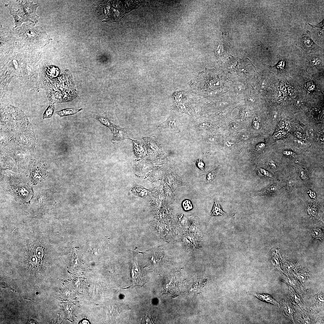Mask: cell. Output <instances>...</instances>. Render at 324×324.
I'll return each instance as SVG.
<instances>
[{"label": "cell", "instance_id": "cell-26", "mask_svg": "<svg viewBox=\"0 0 324 324\" xmlns=\"http://www.w3.org/2000/svg\"><path fill=\"white\" fill-rule=\"evenodd\" d=\"M196 164L198 167L201 170H203L205 169V164L201 158L198 159L196 161Z\"/></svg>", "mask_w": 324, "mask_h": 324}, {"label": "cell", "instance_id": "cell-20", "mask_svg": "<svg viewBox=\"0 0 324 324\" xmlns=\"http://www.w3.org/2000/svg\"><path fill=\"white\" fill-rule=\"evenodd\" d=\"M55 107L54 104L49 102V105L43 114V119L52 118Z\"/></svg>", "mask_w": 324, "mask_h": 324}, {"label": "cell", "instance_id": "cell-27", "mask_svg": "<svg viewBox=\"0 0 324 324\" xmlns=\"http://www.w3.org/2000/svg\"><path fill=\"white\" fill-rule=\"evenodd\" d=\"M296 277L302 283L305 282L306 280V275L304 273H299L297 274Z\"/></svg>", "mask_w": 324, "mask_h": 324}, {"label": "cell", "instance_id": "cell-31", "mask_svg": "<svg viewBox=\"0 0 324 324\" xmlns=\"http://www.w3.org/2000/svg\"><path fill=\"white\" fill-rule=\"evenodd\" d=\"M308 24L310 26H311L313 28H315V27H317V28H321L322 29H323V26H324V21H323V20L321 23H320L319 24H318L316 26L313 25H312L311 24H309V23Z\"/></svg>", "mask_w": 324, "mask_h": 324}, {"label": "cell", "instance_id": "cell-23", "mask_svg": "<svg viewBox=\"0 0 324 324\" xmlns=\"http://www.w3.org/2000/svg\"><path fill=\"white\" fill-rule=\"evenodd\" d=\"M286 134V132L284 130H279L274 133L273 136V137L274 139H278L284 136Z\"/></svg>", "mask_w": 324, "mask_h": 324}, {"label": "cell", "instance_id": "cell-18", "mask_svg": "<svg viewBox=\"0 0 324 324\" xmlns=\"http://www.w3.org/2000/svg\"><path fill=\"white\" fill-rule=\"evenodd\" d=\"M255 175L260 178H269L272 177V174L265 169L262 168H258L255 170Z\"/></svg>", "mask_w": 324, "mask_h": 324}, {"label": "cell", "instance_id": "cell-1", "mask_svg": "<svg viewBox=\"0 0 324 324\" xmlns=\"http://www.w3.org/2000/svg\"><path fill=\"white\" fill-rule=\"evenodd\" d=\"M49 102L60 103L71 101L77 97L72 75L68 69L56 77L50 78L42 76Z\"/></svg>", "mask_w": 324, "mask_h": 324}, {"label": "cell", "instance_id": "cell-32", "mask_svg": "<svg viewBox=\"0 0 324 324\" xmlns=\"http://www.w3.org/2000/svg\"><path fill=\"white\" fill-rule=\"evenodd\" d=\"M91 322L89 320L86 319L84 318L81 320L79 322V324H90Z\"/></svg>", "mask_w": 324, "mask_h": 324}, {"label": "cell", "instance_id": "cell-28", "mask_svg": "<svg viewBox=\"0 0 324 324\" xmlns=\"http://www.w3.org/2000/svg\"><path fill=\"white\" fill-rule=\"evenodd\" d=\"M265 147L264 143L261 142L257 144L255 147V150L260 151L263 150Z\"/></svg>", "mask_w": 324, "mask_h": 324}, {"label": "cell", "instance_id": "cell-33", "mask_svg": "<svg viewBox=\"0 0 324 324\" xmlns=\"http://www.w3.org/2000/svg\"><path fill=\"white\" fill-rule=\"evenodd\" d=\"M283 154L287 156H292L294 155V153L292 152L286 150L283 152Z\"/></svg>", "mask_w": 324, "mask_h": 324}, {"label": "cell", "instance_id": "cell-24", "mask_svg": "<svg viewBox=\"0 0 324 324\" xmlns=\"http://www.w3.org/2000/svg\"><path fill=\"white\" fill-rule=\"evenodd\" d=\"M182 205L186 210H189L192 208V205L190 201L188 200H184L183 202Z\"/></svg>", "mask_w": 324, "mask_h": 324}, {"label": "cell", "instance_id": "cell-30", "mask_svg": "<svg viewBox=\"0 0 324 324\" xmlns=\"http://www.w3.org/2000/svg\"><path fill=\"white\" fill-rule=\"evenodd\" d=\"M284 279V281L287 284L292 286H294L295 285L293 281L290 278L286 277Z\"/></svg>", "mask_w": 324, "mask_h": 324}, {"label": "cell", "instance_id": "cell-15", "mask_svg": "<svg viewBox=\"0 0 324 324\" xmlns=\"http://www.w3.org/2000/svg\"><path fill=\"white\" fill-rule=\"evenodd\" d=\"M279 304L284 315L287 318L293 322V318L294 313L293 309L290 306L287 302L284 300L280 301Z\"/></svg>", "mask_w": 324, "mask_h": 324}, {"label": "cell", "instance_id": "cell-35", "mask_svg": "<svg viewBox=\"0 0 324 324\" xmlns=\"http://www.w3.org/2000/svg\"><path fill=\"white\" fill-rule=\"evenodd\" d=\"M303 324H310L311 320L309 317H305L303 319Z\"/></svg>", "mask_w": 324, "mask_h": 324}, {"label": "cell", "instance_id": "cell-5", "mask_svg": "<svg viewBox=\"0 0 324 324\" xmlns=\"http://www.w3.org/2000/svg\"><path fill=\"white\" fill-rule=\"evenodd\" d=\"M29 168L30 173V177L33 183L40 182L47 176L46 164L40 160L32 159L29 164Z\"/></svg>", "mask_w": 324, "mask_h": 324}, {"label": "cell", "instance_id": "cell-11", "mask_svg": "<svg viewBox=\"0 0 324 324\" xmlns=\"http://www.w3.org/2000/svg\"><path fill=\"white\" fill-rule=\"evenodd\" d=\"M277 56L279 59V61L278 63L273 66H268L270 68L274 67H276L278 69V74L282 73V74L283 73V75H284L285 73L286 74L287 72L286 67L289 59L286 56H281L279 54H278Z\"/></svg>", "mask_w": 324, "mask_h": 324}, {"label": "cell", "instance_id": "cell-38", "mask_svg": "<svg viewBox=\"0 0 324 324\" xmlns=\"http://www.w3.org/2000/svg\"><path fill=\"white\" fill-rule=\"evenodd\" d=\"M296 136L298 138L301 139L303 138L302 134L299 132L297 131L295 133Z\"/></svg>", "mask_w": 324, "mask_h": 324}, {"label": "cell", "instance_id": "cell-25", "mask_svg": "<svg viewBox=\"0 0 324 324\" xmlns=\"http://www.w3.org/2000/svg\"><path fill=\"white\" fill-rule=\"evenodd\" d=\"M253 128L255 130H258L260 128V123L259 119L258 118H255L252 124Z\"/></svg>", "mask_w": 324, "mask_h": 324}, {"label": "cell", "instance_id": "cell-8", "mask_svg": "<svg viewBox=\"0 0 324 324\" xmlns=\"http://www.w3.org/2000/svg\"><path fill=\"white\" fill-rule=\"evenodd\" d=\"M7 5V7L10 11V15H12L14 18L15 25V27L20 26L22 23L24 22H31L34 23L26 16L24 11H21L19 9L16 11L11 6L8 4Z\"/></svg>", "mask_w": 324, "mask_h": 324}, {"label": "cell", "instance_id": "cell-4", "mask_svg": "<svg viewBox=\"0 0 324 324\" xmlns=\"http://www.w3.org/2000/svg\"><path fill=\"white\" fill-rule=\"evenodd\" d=\"M296 45L308 54L320 51L322 49L312 40L311 32L308 30L303 32L298 38Z\"/></svg>", "mask_w": 324, "mask_h": 324}, {"label": "cell", "instance_id": "cell-13", "mask_svg": "<svg viewBox=\"0 0 324 324\" xmlns=\"http://www.w3.org/2000/svg\"><path fill=\"white\" fill-rule=\"evenodd\" d=\"M274 184H271L262 190L252 192L250 196L254 198L259 196H268L271 195L277 191L278 188Z\"/></svg>", "mask_w": 324, "mask_h": 324}, {"label": "cell", "instance_id": "cell-2", "mask_svg": "<svg viewBox=\"0 0 324 324\" xmlns=\"http://www.w3.org/2000/svg\"><path fill=\"white\" fill-rule=\"evenodd\" d=\"M221 74L215 70H205L190 81L189 86L197 95L216 98L220 94L225 83Z\"/></svg>", "mask_w": 324, "mask_h": 324}, {"label": "cell", "instance_id": "cell-22", "mask_svg": "<svg viewBox=\"0 0 324 324\" xmlns=\"http://www.w3.org/2000/svg\"><path fill=\"white\" fill-rule=\"evenodd\" d=\"M290 297L292 298V301L295 302L298 304L300 302V299L299 297L295 292L293 288L290 286Z\"/></svg>", "mask_w": 324, "mask_h": 324}, {"label": "cell", "instance_id": "cell-12", "mask_svg": "<svg viewBox=\"0 0 324 324\" xmlns=\"http://www.w3.org/2000/svg\"><path fill=\"white\" fill-rule=\"evenodd\" d=\"M60 73L59 68L55 66L46 64L44 65L42 71V76L52 78L58 76Z\"/></svg>", "mask_w": 324, "mask_h": 324}, {"label": "cell", "instance_id": "cell-40", "mask_svg": "<svg viewBox=\"0 0 324 324\" xmlns=\"http://www.w3.org/2000/svg\"><path fill=\"white\" fill-rule=\"evenodd\" d=\"M269 165L273 169H275L276 168V166L275 164L272 162H270L269 163Z\"/></svg>", "mask_w": 324, "mask_h": 324}, {"label": "cell", "instance_id": "cell-3", "mask_svg": "<svg viewBox=\"0 0 324 324\" xmlns=\"http://www.w3.org/2000/svg\"><path fill=\"white\" fill-rule=\"evenodd\" d=\"M12 30L16 40L32 48H41L52 40L41 27H35L33 22L24 24L21 26L14 28Z\"/></svg>", "mask_w": 324, "mask_h": 324}, {"label": "cell", "instance_id": "cell-6", "mask_svg": "<svg viewBox=\"0 0 324 324\" xmlns=\"http://www.w3.org/2000/svg\"><path fill=\"white\" fill-rule=\"evenodd\" d=\"M17 1L18 4V5L22 7L26 16L34 23H37L38 21L35 18V16L38 17L39 16L36 14V11L38 5L33 4L29 0H26L24 4H22V1L21 2L20 1Z\"/></svg>", "mask_w": 324, "mask_h": 324}, {"label": "cell", "instance_id": "cell-21", "mask_svg": "<svg viewBox=\"0 0 324 324\" xmlns=\"http://www.w3.org/2000/svg\"><path fill=\"white\" fill-rule=\"evenodd\" d=\"M309 64L313 67H317L321 64V60L318 57H314L310 58L309 59Z\"/></svg>", "mask_w": 324, "mask_h": 324}, {"label": "cell", "instance_id": "cell-7", "mask_svg": "<svg viewBox=\"0 0 324 324\" xmlns=\"http://www.w3.org/2000/svg\"><path fill=\"white\" fill-rule=\"evenodd\" d=\"M178 115L175 112L172 113L166 120L156 125V127L169 128L179 133L180 131L178 127Z\"/></svg>", "mask_w": 324, "mask_h": 324}, {"label": "cell", "instance_id": "cell-14", "mask_svg": "<svg viewBox=\"0 0 324 324\" xmlns=\"http://www.w3.org/2000/svg\"><path fill=\"white\" fill-rule=\"evenodd\" d=\"M216 216H225L232 217L235 216V214H230L223 211L219 202L214 198L212 209L211 211L210 217Z\"/></svg>", "mask_w": 324, "mask_h": 324}, {"label": "cell", "instance_id": "cell-34", "mask_svg": "<svg viewBox=\"0 0 324 324\" xmlns=\"http://www.w3.org/2000/svg\"><path fill=\"white\" fill-rule=\"evenodd\" d=\"M320 232L318 230H315L313 232V235L315 236V237H319L321 236Z\"/></svg>", "mask_w": 324, "mask_h": 324}, {"label": "cell", "instance_id": "cell-16", "mask_svg": "<svg viewBox=\"0 0 324 324\" xmlns=\"http://www.w3.org/2000/svg\"><path fill=\"white\" fill-rule=\"evenodd\" d=\"M262 301L279 306V304L271 296L266 294L251 293Z\"/></svg>", "mask_w": 324, "mask_h": 324}, {"label": "cell", "instance_id": "cell-39", "mask_svg": "<svg viewBox=\"0 0 324 324\" xmlns=\"http://www.w3.org/2000/svg\"><path fill=\"white\" fill-rule=\"evenodd\" d=\"M317 300L318 302H323L324 301V298L323 296L322 295H319L317 298Z\"/></svg>", "mask_w": 324, "mask_h": 324}, {"label": "cell", "instance_id": "cell-36", "mask_svg": "<svg viewBox=\"0 0 324 324\" xmlns=\"http://www.w3.org/2000/svg\"><path fill=\"white\" fill-rule=\"evenodd\" d=\"M233 145L234 144L233 143L229 141H226L225 144V146L227 148L231 147L233 146Z\"/></svg>", "mask_w": 324, "mask_h": 324}, {"label": "cell", "instance_id": "cell-29", "mask_svg": "<svg viewBox=\"0 0 324 324\" xmlns=\"http://www.w3.org/2000/svg\"><path fill=\"white\" fill-rule=\"evenodd\" d=\"M250 135L248 134L244 133L240 136V139L242 141H246L249 139Z\"/></svg>", "mask_w": 324, "mask_h": 324}, {"label": "cell", "instance_id": "cell-17", "mask_svg": "<svg viewBox=\"0 0 324 324\" xmlns=\"http://www.w3.org/2000/svg\"><path fill=\"white\" fill-rule=\"evenodd\" d=\"M83 108H81L77 109H66L60 111L56 112V114L58 115L60 117L70 115H74L77 112L82 110Z\"/></svg>", "mask_w": 324, "mask_h": 324}, {"label": "cell", "instance_id": "cell-10", "mask_svg": "<svg viewBox=\"0 0 324 324\" xmlns=\"http://www.w3.org/2000/svg\"><path fill=\"white\" fill-rule=\"evenodd\" d=\"M0 98L2 99L6 93L8 85L13 76L7 72L0 74Z\"/></svg>", "mask_w": 324, "mask_h": 324}, {"label": "cell", "instance_id": "cell-9", "mask_svg": "<svg viewBox=\"0 0 324 324\" xmlns=\"http://www.w3.org/2000/svg\"><path fill=\"white\" fill-rule=\"evenodd\" d=\"M112 131L113 134V138L111 142L112 143L123 140L125 139H130L124 128L118 125H115Z\"/></svg>", "mask_w": 324, "mask_h": 324}, {"label": "cell", "instance_id": "cell-19", "mask_svg": "<svg viewBox=\"0 0 324 324\" xmlns=\"http://www.w3.org/2000/svg\"><path fill=\"white\" fill-rule=\"evenodd\" d=\"M220 168V165L214 169L208 171L206 173V180L208 184H210L215 178Z\"/></svg>", "mask_w": 324, "mask_h": 324}, {"label": "cell", "instance_id": "cell-37", "mask_svg": "<svg viewBox=\"0 0 324 324\" xmlns=\"http://www.w3.org/2000/svg\"><path fill=\"white\" fill-rule=\"evenodd\" d=\"M285 126V124L284 122L281 121L278 124V126L279 128L280 129H282L284 128Z\"/></svg>", "mask_w": 324, "mask_h": 324}]
</instances>
